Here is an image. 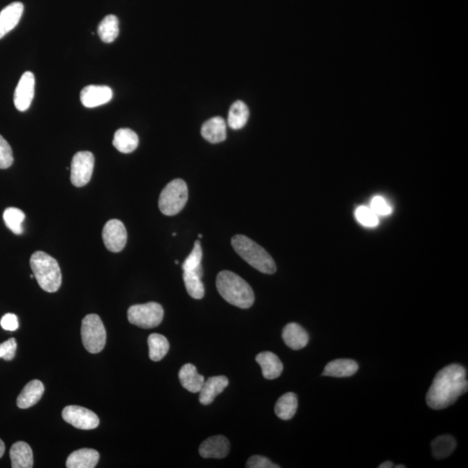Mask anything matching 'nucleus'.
I'll return each instance as SVG.
<instances>
[{
    "label": "nucleus",
    "instance_id": "nucleus-1",
    "mask_svg": "<svg viewBox=\"0 0 468 468\" xmlns=\"http://www.w3.org/2000/svg\"><path fill=\"white\" fill-rule=\"evenodd\" d=\"M467 391L466 368L458 364L447 365L436 375L426 396L427 404L436 411L449 408Z\"/></svg>",
    "mask_w": 468,
    "mask_h": 468
},
{
    "label": "nucleus",
    "instance_id": "nucleus-2",
    "mask_svg": "<svg viewBox=\"0 0 468 468\" xmlns=\"http://www.w3.org/2000/svg\"><path fill=\"white\" fill-rule=\"evenodd\" d=\"M218 293L225 301L241 309H248L254 305V290L247 282L234 272L222 271L216 279Z\"/></svg>",
    "mask_w": 468,
    "mask_h": 468
},
{
    "label": "nucleus",
    "instance_id": "nucleus-3",
    "mask_svg": "<svg viewBox=\"0 0 468 468\" xmlns=\"http://www.w3.org/2000/svg\"><path fill=\"white\" fill-rule=\"evenodd\" d=\"M234 251L252 268L265 274H273L277 271L274 259L261 245L245 235H235L232 238Z\"/></svg>",
    "mask_w": 468,
    "mask_h": 468
},
{
    "label": "nucleus",
    "instance_id": "nucleus-4",
    "mask_svg": "<svg viewBox=\"0 0 468 468\" xmlns=\"http://www.w3.org/2000/svg\"><path fill=\"white\" fill-rule=\"evenodd\" d=\"M34 278L39 286L47 292H57L62 285V273L59 265L54 258L46 252H34L30 259Z\"/></svg>",
    "mask_w": 468,
    "mask_h": 468
},
{
    "label": "nucleus",
    "instance_id": "nucleus-5",
    "mask_svg": "<svg viewBox=\"0 0 468 468\" xmlns=\"http://www.w3.org/2000/svg\"><path fill=\"white\" fill-rule=\"evenodd\" d=\"M189 199L187 183L182 179H176L167 184L160 193L159 208L167 216H173L182 211Z\"/></svg>",
    "mask_w": 468,
    "mask_h": 468
},
{
    "label": "nucleus",
    "instance_id": "nucleus-6",
    "mask_svg": "<svg viewBox=\"0 0 468 468\" xmlns=\"http://www.w3.org/2000/svg\"><path fill=\"white\" fill-rule=\"evenodd\" d=\"M81 335L85 350L88 353L97 354L104 350L107 334L101 317L97 314H88L82 321Z\"/></svg>",
    "mask_w": 468,
    "mask_h": 468
},
{
    "label": "nucleus",
    "instance_id": "nucleus-7",
    "mask_svg": "<svg viewBox=\"0 0 468 468\" xmlns=\"http://www.w3.org/2000/svg\"><path fill=\"white\" fill-rule=\"evenodd\" d=\"M164 310L158 303L132 306L128 310L129 322L142 329H152L162 322Z\"/></svg>",
    "mask_w": 468,
    "mask_h": 468
},
{
    "label": "nucleus",
    "instance_id": "nucleus-8",
    "mask_svg": "<svg viewBox=\"0 0 468 468\" xmlns=\"http://www.w3.org/2000/svg\"><path fill=\"white\" fill-rule=\"evenodd\" d=\"M95 167L93 153L88 151L78 152L71 162V182L73 186L82 187L91 182Z\"/></svg>",
    "mask_w": 468,
    "mask_h": 468
},
{
    "label": "nucleus",
    "instance_id": "nucleus-9",
    "mask_svg": "<svg viewBox=\"0 0 468 468\" xmlns=\"http://www.w3.org/2000/svg\"><path fill=\"white\" fill-rule=\"evenodd\" d=\"M62 416L67 423L82 430L97 429L100 423L98 416L94 412L81 406H66L62 412Z\"/></svg>",
    "mask_w": 468,
    "mask_h": 468
},
{
    "label": "nucleus",
    "instance_id": "nucleus-10",
    "mask_svg": "<svg viewBox=\"0 0 468 468\" xmlns=\"http://www.w3.org/2000/svg\"><path fill=\"white\" fill-rule=\"evenodd\" d=\"M102 240L109 252H120L124 250L128 240L124 224L115 218L109 221L102 230Z\"/></svg>",
    "mask_w": 468,
    "mask_h": 468
},
{
    "label": "nucleus",
    "instance_id": "nucleus-11",
    "mask_svg": "<svg viewBox=\"0 0 468 468\" xmlns=\"http://www.w3.org/2000/svg\"><path fill=\"white\" fill-rule=\"evenodd\" d=\"M35 91V77L30 71L22 75L15 92V105L18 111L24 112L30 108Z\"/></svg>",
    "mask_w": 468,
    "mask_h": 468
},
{
    "label": "nucleus",
    "instance_id": "nucleus-12",
    "mask_svg": "<svg viewBox=\"0 0 468 468\" xmlns=\"http://www.w3.org/2000/svg\"><path fill=\"white\" fill-rule=\"evenodd\" d=\"M113 97L111 88L104 85H88L81 91L82 104L86 108H95L108 104Z\"/></svg>",
    "mask_w": 468,
    "mask_h": 468
},
{
    "label": "nucleus",
    "instance_id": "nucleus-13",
    "mask_svg": "<svg viewBox=\"0 0 468 468\" xmlns=\"http://www.w3.org/2000/svg\"><path fill=\"white\" fill-rule=\"evenodd\" d=\"M230 451V443L223 436H215L200 444L199 453L205 459H223Z\"/></svg>",
    "mask_w": 468,
    "mask_h": 468
},
{
    "label": "nucleus",
    "instance_id": "nucleus-14",
    "mask_svg": "<svg viewBox=\"0 0 468 468\" xmlns=\"http://www.w3.org/2000/svg\"><path fill=\"white\" fill-rule=\"evenodd\" d=\"M23 12L21 2H13L0 12V39L18 26Z\"/></svg>",
    "mask_w": 468,
    "mask_h": 468
},
{
    "label": "nucleus",
    "instance_id": "nucleus-15",
    "mask_svg": "<svg viewBox=\"0 0 468 468\" xmlns=\"http://www.w3.org/2000/svg\"><path fill=\"white\" fill-rule=\"evenodd\" d=\"M229 381L224 375L209 377L204 382L200 391L199 401L201 404L209 405L216 398V396L223 392L227 387Z\"/></svg>",
    "mask_w": 468,
    "mask_h": 468
},
{
    "label": "nucleus",
    "instance_id": "nucleus-16",
    "mask_svg": "<svg viewBox=\"0 0 468 468\" xmlns=\"http://www.w3.org/2000/svg\"><path fill=\"white\" fill-rule=\"evenodd\" d=\"M282 337L285 344L292 350H301L308 344L309 335L302 326L290 323L283 328Z\"/></svg>",
    "mask_w": 468,
    "mask_h": 468
},
{
    "label": "nucleus",
    "instance_id": "nucleus-17",
    "mask_svg": "<svg viewBox=\"0 0 468 468\" xmlns=\"http://www.w3.org/2000/svg\"><path fill=\"white\" fill-rule=\"evenodd\" d=\"M44 393V386L39 380L28 382L17 399V406L19 409H29L40 401Z\"/></svg>",
    "mask_w": 468,
    "mask_h": 468
},
{
    "label": "nucleus",
    "instance_id": "nucleus-18",
    "mask_svg": "<svg viewBox=\"0 0 468 468\" xmlns=\"http://www.w3.org/2000/svg\"><path fill=\"white\" fill-rule=\"evenodd\" d=\"M256 361L261 365L263 375L268 380H274L282 374L283 370L282 362L274 353L270 351L259 353L256 357Z\"/></svg>",
    "mask_w": 468,
    "mask_h": 468
},
{
    "label": "nucleus",
    "instance_id": "nucleus-19",
    "mask_svg": "<svg viewBox=\"0 0 468 468\" xmlns=\"http://www.w3.org/2000/svg\"><path fill=\"white\" fill-rule=\"evenodd\" d=\"M201 135L207 142L220 143L227 139V124L220 116L209 119L201 128Z\"/></svg>",
    "mask_w": 468,
    "mask_h": 468
},
{
    "label": "nucleus",
    "instance_id": "nucleus-20",
    "mask_svg": "<svg viewBox=\"0 0 468 468\" xmlns=\"http://www.w3.org/2000/svg\"><path fill=\"white\" fill-rule=\"evenodd\" d=\"M99 459H100V454L97 450L82 449L71 453L66 460V467L94 468L97 467Z\"/></svg>",
    "mask_w": 468,
    "mask_h": 468
},
{
    "label": "nucleus",
    "instance_id": "nucleus-21",
    "mask_svg": "<svg viewBox=\"0 0 468 468\" xmlns=\"http://www.w3.org/2000/svg\"><path fill=\"white\" fill-rule=\"evenodd\" d=\"M358 364L350 359H337L330 362L324 368L323 375L331 377H348L356 374Z\"/></svg>",
    "mask_w": 468,
    "mask_h": 468
},
{
    "label": "nucleus",
    "instance_id": "nucleus-22",
    "mask_svg": "<svg viewBox=\"0 0 468 468\" xmlns=\"http://www.w3.org/2000/svg\"><path fill=\"white\" fill-rule=\"evenodd\" d=\"M10 457L12 468L33 467L32 450L26 442H18L13 444L10 450Z\"/></svg>",
    "mask_w": 468,
    "mask_h": 468
},
{
    "label": "nucleus",
    "instance_id": "nucleus-23",
    "mask_svg": "<svg viewBox=\"0 0 468 468\" xmlns=\"http://www.w3.org/2000/svg\"><path fill=\"white\" fill-rule=\"evenodd\" d=\"M179 379L182 387L191 393H199L205 382L203 375L198 373L192 364L183 365L179 371Z\"/></svg>",
    "mask_w": 468,
    "mask_h": 468
},
{
    "label": "nucleus",
    "instance_id": "nucleus-24",
    "mask_svg": "<svg viewBox=\"0 0 468 468\" xmlns=\"http://www.w3.org/2000/svg\"><path fill=\"white\" fill-rule=\"evenodd\" d=\"M139 144L138 135L129 129H120L115 133L113 145L119 152L129 153L134 152Z\"/></svg>",
    "mask_w": 468,
    "mask_h": 468
},
{
    "label": "nucleus",
    "instance_id": "nucleus-25",
    "mask_svg": "<svg viewBox=\"0 0 468 468\" xmlns=\"http://www.w3.org/2000/svg\"><path fill=\"white\" fill-rule=\"evenodd\" d=\"M299 402L294 393L289 392L283 395L275 405V414L283 421H288L295 415Z\"/></svg>",
    "mask_w": 468,
    "mask_h": 468
},
{
    "label": "nucleus",
    "instance_id": "nucleus-26",
    "mask_svg": "<svg viewBox=\"0 0 468 468\" xmlns=\"http://www.w3.org/2000/svg\"><path fill=\"white\" fill-rule=\"evenodd\" d=\"M249 119V109L244 102H234L229 111L227 124L235 131L244 127Z\"/></svg>",
    "mask_w": 468,
    "mask_h": 468
},
{
    "label": "nucleus",
    "instance_id": "nucleus-27",
    "mask_svg": "<svg viewBox=\"0 0 468 468\" xmlns=\"http://www.w3.org/2000/svg\"><path fill=\"white\" fill-rule=\"evenodd\" d=\"M98 35L102 42L112 43L119 35V20L115 15L106 16L98 26Z\"/></svg>",
    "mask_w": 468,
    "mask_h": 468
},
{
    "label": "nucleus",
    "instance_id": "nucleus-28",
    "mask_svg": "<svg viewBox=\"0 0 468 468\" xmlns=\"http://www.w3.org/2000/svg\"><path fill=\"white\" fill-rule=\"evenodd\" d=\"M149 358L153 362H159L166 356L169 350V343L162 335L153 333L148 339Z\"/></svg>",
    "mask_w": 468,
    "mask_h": 468
},
{
    "label": "nucleus",
    "instance_id": "nucleus-29",
    "mask_svg": "<svg viewBox=\"0 0 468 468\" xmlns=\"http://www.w3.org/2000/svg\"><path fill=\"white\" fill-rule=\"evenodd\" d=\"M456 440L451 436H440L433 440L431 449L436 459H444L451 456L456 449Z\"/></svg>",
    "mask_w": 468,
    "mask_h": 468
},
{
    "label": "nucleus",
    "instance_id": "nucleus-30",
    "mask_svg": "<svg viewBox=\"0 0 468 468\" xmlns=\"http://www.w3.org/2000/svg\"><path fill=\"white\" fill-rule=\"evenodd\" d=\"M201 277L196 272L184 271L183 280L190 297L194 299H201L205 295V287Z\"/></svg>",
    "mask_w": 468,
    "mask_h": 468
},
{
    "label": "nucleus",
    "instance_id": "nucleus-31",
    "mask_svg": "<svg viewBox=\"0 0 468 468\" xmlns=\"http://www.w3.org/2000/svg\"><path fill=\"white\" fill-rule=\"evenodd\" d=\"M5 223L10 230L15 234H22L24 232L23 222L25 221L26 214L22 210L16 207H8L3 214Z\"/></svg>",
    "mask_w": 468,
    "mask_h": 468
},
{
    "label": "nucleus",
    "instance_id": "nucleus-32",
    "mask_svg": "<svg viewBox=\"0 0 468 468\" xmlns=\"http://www.w3.org/2000/svg\"><path fill=\"white\" fill-rule=\"evenodd\" d=\"M201 259H203V249H201L200 242L197 241L194 243L192 252H191L189 257L183 263V272L194 271L203 277V265H201Z\"/></svg>",
    "mask_w": 468,
    "mask_h": 468
},
{
    "label": "nucleus",
    "instance_id": "nucleus-33",
    "mask_svg": "<svg viewBox=\"0 0 468 468\" xmlns=\"http://www.w3.org/2000/svg\"><path fill=\"white\" fill-rule=\"evenodd\" d=\"M356 218L364 227H375L379 223L378 215L371 207H359L356 210Z\"/></svg>",
    "mask_w": 468,
    "mask_h": 468
},
{
    "label": "nucleus",
    "instance_id": "nucleus-34",
    "mask_svg": "<svg viewBox=\"0 0 468 468\" xmlns=\"http://www.w3.org/2000/svg\"><path fill=\"white\" fill-rule=\"evenodd\" d=\"M13 155L11 146L6 140L0 135V169H6L13 163Z\"/></svg>",
    "mask_w": 468,
    "mask_h": 468
},
{
    "label": "nucleus",
    "instance_id": "nucleus-35",
    "mask_svg": "<svg viewBox=\"0 0 468 468\" xmlns=\"http://www.w3.org/2000/svg\"><path fill=\"white\" fill-rule=\"evenodd\" d=\"M17 341L15 338H10L4 343L0 344V358L6 361H12L16 356Z\"/></svg>",
    "mask_w": 468,
    "mask_h": 468
},
{
    "label": "nucleus",
    "instance_id": "nucleus-36",
    "mask_svg": "<svg viewBox=\"0 0 468 468\" xmlns=\"http://www.w3.org/2000/svg\"><path fill=\"white\" fill-rule=\"evenodd\" d=\"M371 208L374 211L375 214L381 215V216H387L392 212L391 205L382 196H375L372 200Z\"/></svg>",
    "mask_w": 468,
    "mask_h": 468
},
{
    "label": "nucleus",
    "instance_id": "nucleus-37",
    "mask_svg": "<svg viewBox=\"0 0 468 468\" xmlns=\"http://www.w3.org/2000/svg\"><path fill=\"white\" fill-rule=\"evenodd\" d=\"M245 467L248 468H279V465L272 463L268 458L261 456H254L247 460Z\"/></svg>",
    "mask_w": 468,
    "mask_h": 468
},
{
    "label": "nucleus",
    "instance_id": "nucleus-38",
    "mask_svg": "<svg viewBox=\"0 0 468 468\" xmlns=\"http://www.w3.org/2000/svg\"><path fill=\"white\" fill-rule=\"evenodd\" d=\"M0 326L5 330L15 331L19 329L18 317L12 313L6 314L0 320Z\"/></svg>",
    "mask_w": 468,
    "mask_h": 468
},
{
    "label": "nucleus",
    "instance_id": "nucleus-39",
    "mask_svg": "<svg viewBox=\"0 0 468 468\" xmlns=\"http://www.w3.org/2000/svg\"><path fill=\"white\" fill-rule=\"evenodd\" d=\"M379 468H391L394 467V464L391 462V461L387 460L385 461V462L382 463L380 466L378 467Z\"/></svg>",
    "mask_w": 468,
    "mask_h": 468
},
{
    "label": "nucleus",
    "instance_id": "nucleus-40",
    "mask_svg": "<svg viewBox=\"0 0 468 468\" xmlns=\"http://www.w3.org/2000/svg\"><path fill=\"white\" fill-rule=\"evenodd\" d=\"M6 451L5 443L3 442V440L0 439V458H2L4 456Z\"/></svg>",
    "mask_w": 468,
    "mask_h": 468
},
{
    "label": "nucleus",
    "instance_id": "nucleus-41",
    "mask_svg": "<svg viewBox=\"0 0 468 468\" xmlns=\"http://www.w3.org/2000/svg\"><path fill=\"white\" fill-rule=\"evenodd\" d=\"M396 468H405V466H403V465H400V466H395Z\"/></svg>",
    "mask_w": 468,
    "mask_h": 468
},
{
    "label": "nucleus",
    "instance_id": "nucleus-42",
    "mask_svg": "<svg viewBox=\"0 0 468 468\" xmlns=\"http://www.w3.org/2000/svg\"><path fill=\"white\" fill-rule=\"evenodd\" d=\"M176 265H178V264H179L178 261H176Z\"/></svg>",
    "mask_w": 468,
    "mask_h": 468
},
{
    "label": "nucleus",
    "instance_id": "nucleus-43",
    "mask_svg": "<svg viewBox=\"0 0 468 468\" xmlns=\"http://www.w3.org/2000/svg\"><path fill=\"white\" fill-rule=\"evenodd\" d=\"M199 238H203V235L199 234Z\"/></svg>",
    "mask_w": 468,
    "mask_h": 468
}]
</instances>
